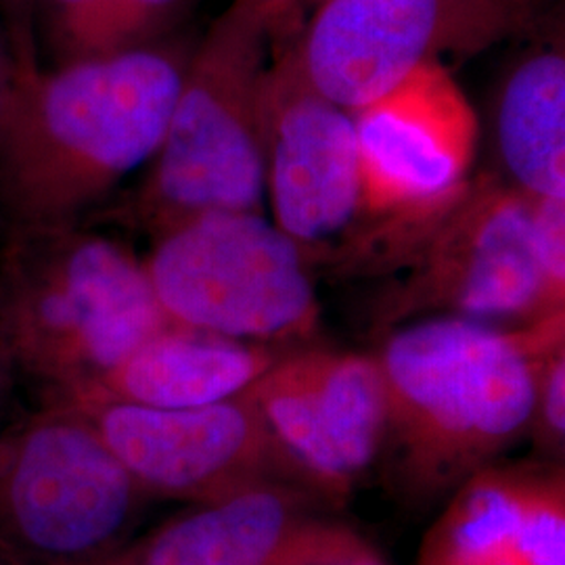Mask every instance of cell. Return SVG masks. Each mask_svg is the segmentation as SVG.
I'll return each instance as SVG.
<instances>
[{
	"label": "cell",
	"instance_id": "obj_1",
	"mask_svg": "<svg viewBox=\"0 0 565 565\" xmlns=\"http://www.w3.org/2000/svg\"><path fill=\"white\" fill-rule=\"evenodd\" d=\"M565 312L499 327L457 317L398 324L375 354L387 392L385 455L415 499L455 492L530 431L539 364Z\"/></svg>",
	"mask_w": 565,
	"mask_h": 565
},
{
	"label": "cell",
	"instance_id": "obj_2",
	"mask_svg": "<svg viewBox=\"0 0 565 565\" xmlns=\"http://www.w3.org/2000/svg\"><path fill=\"white\" fill-rule=\"evenodd\" d=\"M277 36L260 0H235L182 76L151 184L168 231L205 214H263Z\"/></svg>",
	"mask_w": 565,
	"mask_h": 565
},
{
	"label": "cell",
	"instance_id": "obj_3",
	"mask_svg": "<svg viewBox=\"0 0 565 565\" xmlns=\"http://www.w3.org/2000/svg\"><path fill=\"white\" fill-rule=\"evenodd\" d=\"M147 275L168 323L235 342L291 345L319 329L300 247L256 212H218L166 231Z\"/></svg>",
	"mask_w": 565,
	"mask_h": 565
},
{
	"label": "cell",
	"instance_id": "obj_4",
	"mask_svg": "<svg viewBox=\"0 0 565 565\" xmlns=\"http://www.w3.org/2000/svg\"><path fill=\"white\" fill-rule=\"evenodd\" d=\"M543 0H327L289 55L315 93L356 114L404 82L522 32Z\"/></svg>",
	"mask_w": 565,
	"mask_h": 565
},
{
	"label": "cell",
	"instance_id": "obj_5",
	"mask_svg": "<svg viewBox=\"0 0 565 565\" xmlns=\"http://www.w3.org/2000/svg\"><path fill=\"white\" fill-rule=\"evenodd\" d=\"M182 76L156 51L107 53L39 82L2 120L25 153L41 151L88 195L158 156Z\"/></svg>",
	"mask_w": 565,
	"mask_h": 565
},
{
	"label": "cell",
	"instance_id": "obj_6",
	"mask_svg": "<svg viewBox=\"0 0 565 565\" xmlns=\"http://www.w3.org/2000/svg\"><path fill=\"white\" fill-rule=\"evenodd\" d=\"M363 174V264L403 266L469 186L476 118L446 70L352 114Z\"/></svg>",
	"mask_w": 565,
	"mask_h": 565
},
{
	"label": "cell",
	"instance_id": "obj_7",
	"mask_svg": "<svg viewBox=\"0 0 565 565\" xmlns=\"http://www.w3.org/2000/svg\"><path fill=\"white\" fill-rule=\"evenodd\" d=\"M404 264L408 277L382 303V323L457 317L520 327L565 312L546 296L532 200L511 184H469Z\"/></svg>",
	"mask_w": 565,
	"mask_h": 565
},
{
	"label": "cell",
	"instance_id": "obj_8",
	"mask_svg": "<svg viewBox=\"0 0 565 565\" xmlns=\"http://www.w3.org/2000/svg\"><path fill=\"white\" fill-rule=\"evenodd\" d=\"M266 193L273 223L312 268L361 266L366 218L354 116L315 93L289 55L268 88Z\"/></svg>",
	"mask_w": 565,
	"mask_h": 565
},
{
	"label": "cell",
	"instance_id": "obj_9",
	"mask_svg": "<svg viewBox=\"0 0 565 565\" xmlns=\"http://www.w3.org/2000/svg\"><path fill=\"white\" fill-rule=\"evenodd\" d=\"M139 488L95 425H42L21 446L9 476L4 532L34 562L88 564L120 543Z\"/></svg>",
	"mask_w": 565,
	"mask_h": 565
},
{
	"label": "cell",
	"instance_id": "obj_10",
	"mask_svg": "<svg viewBox=\"0 0 565 565\" xmlns=\"http://www.w3.org/2000/svg\"><path fill=\"white\" fill-rule=\"evenodd\" d=\"M95 427L137 484L168 497L214 503L258 486L308 488L249 390L224 403L177 411L109 401Z\"/></svg>",
	"mask_w": 565,
	"mask_h": 565
},
{
	"label": "cell",
	"instance_id": "obj_11",
	"mask_svg": "<svg viewBox=\"0 0 565 565\" xmlns=\"http://www.w3.org/2000/svg\"><path fill=\"white\" fill-rule=\"evenodd\" d=\"M317 497L266 484L203 503L105 565H333L366 553L352 527L319 511Z\"/></svg>",
	"mask_w": 565,
	"mask_h": 565
},
{
	"label": "cell",
	"instance_id": "obj_12",
	"mask_svg": "<svg viewBox=\"0 0 565 565\" xmlns=\"http://www.w3.org/2000/svg\"><path fill=\"white\" fill-rule=\"evenodd\" d=\"M417 565H565L564 471H478L452 492Z\"/></svg>",
	"mask_w": 565,
	"mask_h": 565
},
{
	"label": "cell",
	"instance_id": "obj_13",
	"mask_svg": "<svg viewBox=\"0 0 565 565\" xmlns=\"http://www.w3.org/2000/svg\"><path fill=\"white\" fill-rule=\"evenodd\" d=\"M41 319L102 377L170 327L147 268L102 237L67 252L55 289L41 298Z\"/></svg>",
	"mask_w": 565,
	"mask_h": 565
},
{
	"label": "cell",
	"instance_id": "obj_14",
	"mask_svg": "<svg viewBox=\"0 0 565 565\" xmlns=\"http://www.w3.org/2000/svg\"><path fill=\"white\" fill-rule=\"evenodd\" d=\"M279 359L270 345L170 324L103 382L120 403L202 408L242 396Z\"/></svg>",
	"mask_w": 565,
	"mask_h": 565
},
{
	"label": "cell",
	"instance_id": "obj_15",
	"mask_svg": "<svg viewBox=\"0 0 565 565\" xmlns=\"http://www.w3.org/2000/svg\"><path fill=\"white\" fill-rule=\"evenodd\" d=\"M499 153L511 186L530 200H565V57L527 55L507 78L497 111Z\"/></svg>",
	"mask_w": 565,
	"mask_h": 565
},
{
	"label": "cell",
	"instance_id": "obj_16",
	"mask_svg": "<svg viewBox=\"0 0 565 565\" xmlns=\"http://www.w3.org/2000/svg\"><path fill=\"white\" fill-rule=\"evenodd\" d=\"M303 371L324 434L354 482L382 457L387 392L375 354L303 350Z\"/></svg>",
	"mask_w": 565,
	"mask_h": 565
},
{
	"label": "cell",
	"instance_id": "obj_17",
	"mask_svg": "<svg viewBox=\"0 0 565 565\" xmlns=\"http://www.w3.org/2000/svg\"><path fill=\"white\" fill-rule=\"evenodd\" d=\"M548 455H562L565 443V342L555 343L539 364L530 431Z\"/></svg>",
	"mask_w": 565,
	"mask_h": 565
},
{
	"label": "cell",
	"instance_id": "obj_18",
	"mask_svg": "<svg viewBox=\"0 0 565 565\" xmlns=\"http://www.w3.org/2000/svg\"><path fill=\"white\" fill-rule=\"evenodd\" d=\"M536 249L553 310H565V200H532Z\"/></svg>",
	"mask_w": 565,
	"mask_h": 565
},
{
	"label": "cell",
	"instance_id": "obj_19",
	"mask_svg": "<svg viewBox=\"0 0 565 565\" xmlns=\"http://www.w3.org/2000/svg\"><path fill=\"white\" fill-rule=\"evenodd\" d=\"M61 7L76 13L90 15L93 23H99L102 15L109 18L120 30L137 28L142 21L166 13L179 0H55Z\"/></svg>",
	"mask_w": 565,
	"mask_h": 565
},
{
	"label": "cell",
	"instance_id": "obj_20",
	"mask_svg": "<svg viewBox=\"0 0 565 565\" xmlns=\"http://www.w3.org/2000/svg\"><path fill=\"white\" fill-rule=\"evenodd\" d=\"M260 2L264 4L266 13L270 15V21H273L277 34L281 36L289 30L291 21L302 13L303 9H315L317 11L327 0H260Z\"/></svg>",
	"mask_w": 565,
	"mask_h": 565
},
{
	"label": "cell",
	"instance_id": "obj_21",
	"mask_svg": "<svg viewBox=\"0 0 565 565\" xmlns=\"http://www.w3.org/2000/svg\"><path fill=\"white\" fill-rule=\"evenodd\" d=\"M333 565H385L377 555H373V551L369 548L366 553L363 555H356V557H352V559H345L342 564H333Z\"/></svg>",
	"mask_w": 565,
	"mask_h": 565
},
{
	"label": "cell",
	"instance_id": "obj_22",
	"mask_svg": "<svg viewBox=\"0 0 565 565\" xmlns=\"http://www.w3.org/2000/svg\"><path fill=\"white\" fill-rule=\"evenodd\" d=\"M2 114L4 111H2V86H0V124H2Z\"/></svg>",
	"mask_w": 565,
	"mask_h": 565
},
{
	"label": "cell",
	"instance_id": "obj_23",
	"mask_svg": "<svg viewBox=\"0 0 565 565\" xmlns=\"http://www.w3.org/2000/svg\"><path fill=\"white\" fill-rule=\"evenodd\" d=\"M0 565H7V564H4V562H2V559H0Z\"/></svg>",
	"mask_w": 565,
	"mask_h": 565
}]
</instances>
